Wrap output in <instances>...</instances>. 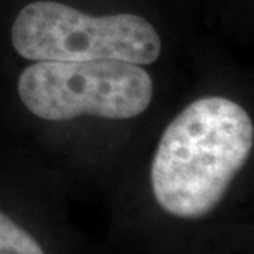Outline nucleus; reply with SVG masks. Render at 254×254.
Wrapping results in <instances>:
<instances>
[{"mask_svg":"<svg viewBox=\"0 0 254 254\" xmlns=\"http://www.w3.org/2000/svg\"><path fill=\"white\" fill-rule=\"evenodd\" d=\"M254 144L251 117L225 97L187 105L159 139L151 187L161 208L177 218H200L221 202Z\"/></svg>","mask_w":254,"mask_h":254,"instance_id":"obj_1","label":"nucleus"},{"mask_svg":"<svg viewBox=\"0 0 254 254\" xmlns=\"http://www.w3.org/2000/svg\"><path fill=\"white\" fill-rule=\"evenodd\" d=\"M12 45L30 61L117 59L153 64L161 55L158 31L143 17H94L55 0H36L20 10L12 25Z\"/></svg>","mask_w":254,"mask_h":254,"instance_id":"obj_2","label":"nucleus"},{"mask_svg":"<svg viewBox=\"0 0 254 254\" xmlns=\"http://www.w3.org/2000/svg\"><path fill=\"white\" fill-rule=\"evenodd\" d=\"M153 92V79L139 64L117 59L36 61L18 79L21 104L48 122L82 115L128 120L148 109Z\"/></svg>","mask_w":254,"mask_h":254,"instance_id":"obj_3","label":"nucleus"},{"mask_svg":"<svg viewBox=\"0 0 254 254\" xmlns=\"http://www.w3.org/2000/svg\"><path fill=\"white\" fill-rule=\"evenodd\" d=\"M0 254H45L33 236L0 210Z\"/></svg>","mask_w":254,"mask_h":254,"instance_id":"obj_4","label":"nucleus"}]
</instances>
